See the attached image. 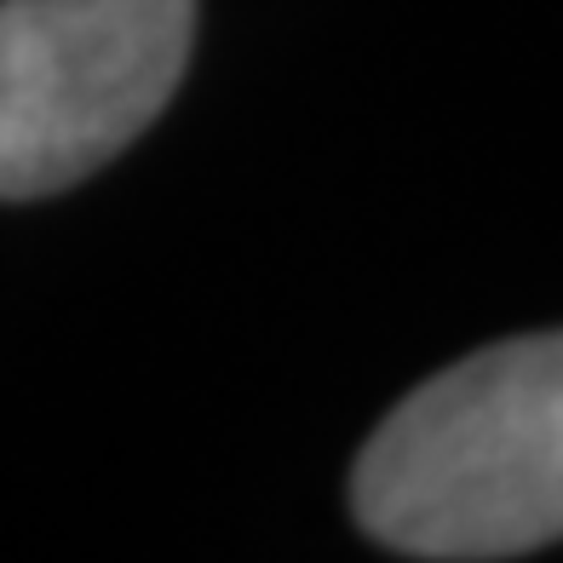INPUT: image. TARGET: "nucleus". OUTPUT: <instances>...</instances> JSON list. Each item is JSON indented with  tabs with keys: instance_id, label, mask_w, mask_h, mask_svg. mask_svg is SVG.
I'll list each match as a JSON object with an SVG mask.
<instances>
[{
	"instance_id": "f257e3e1",
	"label": "nucleus",
	"mask_w": 563,
	"mask_h": 563,
	"mask_svg": "<svg viewBox=\"0 0 563 563\" xmlns=\"http://www.w3.org/2000/svg\"><path fill=\"white\" fill-rule=\"evenodd\" d=\"M351 511L426 563H500L563 541V328L500 340L415 386L363 443Z\"/></svg>"
},
{
	"instance_id": "f03ea898",
	"label": "nucleus",
	"mask_w": 563,
	"mask_h": 563,
	"mask_svg": "<svg viewBox=\"0 0 563 563\" xmlns=\"http://www.w3.org/2000/svg\"><path fill=\"white\" fill-rule=\"evenodd\" d=\"M196 0H0V201L115 162L185 81Z\"/></svg>"
}]
</instances>
